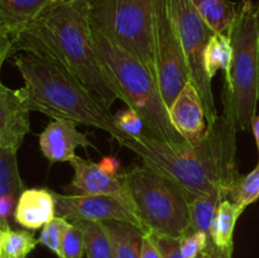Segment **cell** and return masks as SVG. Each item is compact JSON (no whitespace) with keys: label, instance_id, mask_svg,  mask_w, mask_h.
Returning <instances> with one entry per match:
<instances>
[{"label":"cell","instance_id":"obj_1","mask_svg":"<svg viewBox=\"0 0 259 258\" xmlns=\"http://www.w3.org/2000/svg\"><path fill=\"white\" fill-rule=\"evenodd\" d=\"M237 132L232 114L224 109L199 144L159 141L139 134L126 136L121 146L134 152L144 164L181 185L192 199L217 195L224 200L240 176L235 163Z\"/></svg>","mask_w":259,"mask_h":258},{"label":"cell","instance_id":"obj_2","mask_svg":"<svg viewBox=\"0 0 259 258\" xmlns=\"http://www.w3.org/2000/svg\"><path fill=\"white\" fill-rule=\"evenodd\" d=\"M18 52L50 58L72 73L108 108L118 100L95 51L89 0L53 2L13 37Z\"/></svg>","mask_w":259,"mask_h":258},{"label":"cell","instance_id":"obj_3","mask_svg":"<svg viewBox=\"0 0 259 258\" xmlns=\"http://www.w3.org/2000/svg\"><path fill=\"white\" fill-rule=\"evenodd\" d=\"M14 65L24 80L22 93L29 110L105 131L121 146L126 136L116 128L110 109L66 68L29 52L15 53Z\"/></svg>","mask_w":259,"mask_h":258},{"label":"cell","instance_id":"obj_4","mask_svg":"<svg viewBox=\"0 0 259 258\" xmlns=\"http://www.w3.org/2000/svg\"><path fill=\"white\" fill-rule=\"evenodd\" d=\"M93 39L109 83L118 98L143 118L149 136L159 141L186 142L172 125L153 72L136 56L95 28H93Z\"/></svg>","mask_w":259,"mask_h":258},{"label":"cell","instance_id":"obj_5","mask_svg":"<svg viewBox=\"0 0 259 258\" xmlns=\"http://www.w3.org/2000/svg\"><path fill=\"white\" fill-rule=\"evenodd\" d=\"M119 177L146 233L180 239L191 229L192 197L181 185L144 163Z\"/></svg>","mask_w":259,"mask_h":258},{"label":"cell","instance_id":"obj_6","mask_svg":"<svg viewBox=\"0 0 259 258\" xmlns=\"http://www.w3.org/2000/svg\"><path fill=\"white\" fill-rule=\"evenodd\" d=\"M233 48L229 78L225 80L223 103L238 131L252 129L258 96L259 4L245 0L238 7L229 32Z\"/></svg>","mask_w":259,"mask_h":258},{"label":"cell","instance_id":"obj_7","mask_svg":"<svg viewBox=\"0 0 259 258\" xmlns=\"http://www.w3.org/2000/svg\"><path fill=\"white\" fill-rule=\"evenodd\" d=\"M154 2L156 0H89L93 28L136 56L152 72Z\"/></svg>","mask_w":259,"mask_h":258},{"label":"cell","instance_id":"obj_8","mask_svg":"<svg viewBox=\"0 0 259 258\" xmlns=\"http://www.w3.org/2000/svg\"><path fill=\"white\" fill-rule=\"evenodd\" d=\"M153 73L167 109L190 78L186 56L169 13V0H156L152 27Z\"/></svg>","mask_w":259,"mask_h":258},{"label":"cell","instance_id":"obj_9","mask_svg":"<svg viewBox=\"0 0 259 258\" xmlns=\"http://www.w3.org/2000/svg\"><path fill=\"white\" fill-rule=\"evenodd\" d=\"M169 13L186 56L191 82L201 96L207 124L212 125L219 119V113L215 105L211 80L205 72L204 52L215 32L197 13L191 0H169Z\"/></svg>","mask_w":259,"mask_h":258},{"label":"cell","instance_id":"obj_10","mask_svg":"<svg viewBox=\"0 0 259 258\" xmlns=\"http://www.w3.org/2000/svg\"><path fill=\"white\" fill-rule=\"evenodd\" d=\"M56 215L68 222H121L144 230L141 220L129 205L108 195H61L55 192Z\"/></svg>","mask_w":259,"mask_h":258},{"label":"cell","instance_id":"obj_11","mask_svg":"<svg viewBox=\"0 0 259 258\" xmlns=\"http://www.w3.org/2000/svg\"><path fill=\"white\" fill-rule=\"evenodd\" d=\"M174 128L190 144L204 141L209 131L204 104L199 91L191 81L185 85L168 109Z\"/></svg>","mask_w":259,"mask_h":258},{"label":"cell","instance_id":"obj_12","mask_svg":"<svg viewBox=\"0 0 259 258\" xmlns=\"http://www.w3.org/2000/svg\"><path fill=\"white\" fill-rule=\"evenodd\" d=\"M70 164L75 171V176L68 186L71 195H108L132 207L128 192L119 175L108 174L99 163L77 156L70 159Z\"/></svg>","mask_w":259,"mask_h":258},{"label":"cell","instance_id":"obj_13","mask_svg":"<svg viewBox=\"0 0 259 258\" xmlns=\"http://www.w3.org/2000/svg\"><path fill=\"white\" fill-rule=\"evenodd\" d=\"M29 111L22 89L13 90L0 83V147L19 149L30 131Z\"/></svg>","mask_w":259,"mask_h":258},{"label":"cell","instance_id":"obj_14","mask_svg":"<svg viewBox=\"0 0 259 258\" xmlns=\"http://www.w3.org/2000/svg\"><path fill=\"white\" fill-rule=\"evenodd\" d=\"M77 123L71 120H55L46 126L39 136V147L43 156L51 162H70L76 156L77 147H93L85 133L76 128Z\"/></svg>","mask_w":259,"mask_h":258},{"label":"cell","instance_id":"obj_15","mask_svg":"<svg viewBox=\"0 0 259 258\" xmlns=\"http://www.w3.org/2000/svg\"><path fill=\"white\" fill-rule=\"evenodd\" d=\"M55 217V192L47 189H25L14 210L15 223L29 230L43 228Z\"/></svg>","mask_w":259,"mask_h":258},{"label":"cell","instance_id":"obj_16","mask_svg":"<svg viewBox=\"0 0 259 258\" xmlns=\"http://www.w3.org/2000/svg\"><path fill=\"white\" fill-rule=\"evenodd\" d=\"M24 184L18 168L17 151L0 147V227L2 230L10 228V218L14 210Z\"/></svg>","mask_w":259,"mask_h":258},{"label":"cell","instance_id":"obj_17","mask_svg":"<svg viewBox=\"0 0 259 258\" xmlns=\"http://www.w3.org/2000/svg\"><path fill=\"white\" fill-rule=\"evenodd\" d=\"M51 3L52 0H0V29L14 37Z\"/></svg>","mask_w":259,"mask_h":258},{"label":"cell","instance_id":"obj_18","mask_svg":"<svg viewBox=\"0 0 259 258\" xmlns=\"http://www.w3.org/2000/svg\"><path fill=\"white\" fill-rule=\"evenodd\" d=\"M113 242L114 258H141L146 233L136 225L121 222H104Z\"/></svg>","mask_w":259,"mask_h":258},{"label":"cell","instance_id":"obj_19","mask_svg":"<svg viewBox=\"0 0 259 258\" xmlns=\"http://www.w3.org/2000/svg\"><path fill=\"white\" fill-rule=\"evenodd\" d=\"M197 13L215 33L229 35L238 13L237 3L229 0H191Z\"/></svg>","mask_w":259,"mask_h":258},{"label":"cell","instance_id":"obj_20","mask_svg":"<svg viewBox=\"0 0 259 258\" xmlns=\"http://www.w3.org/2000/svg\"><path fill=\"white\" fill-rule=\"evenodd\" d=\"M243 211L244 209L228 199L222 200L219 202L211 232H210V239L215 245L220 248H227V249H233L235 224Z\"/></svg>","mask_w":259,"mask_h":258},{"label":"cell","instance_id":"obj_21","mask_svg":"<svg viewBox=\"0 0 259 258\" xmlns=\"http://www.w3.org/2000/svg\"><path fill=\"white\" fill-rule=\"evenodd\" d=\"M233 48L229 35L215 33L210 38L204 52L205 72L210 80L214 78L218 71L222 68L225 72V80L230 76Z\"/></svg>","mask_w":259,"mask_h":258},{"label":"cell","instance_id":"obj_22","mask_svg":"<svg viewBox=\"0 0 259 258\" xmlns=\"http://www.w3.org/2000/svg\"><path fill=\"white\" fill-rule=\"evenodd\" d=\"M71 223L76 224L82 230L86 257L114 258L113 242L103 223L88 222V220H76Z\"/></svg>","mask_w":259,"mask_h":258},{"label":"cell","instance_id":"obj_23","mask_svg":"<svg viewBox=\"0 0 259 258\" xmlns=\"http://www.w3.org/2000/svg\"><path fill=\"white\" fill-rule=\"evenodd\" d=\"M38 243L39 240L32 233L8 228L2 230L0 258H27Z\"/></svg>","mask_w":259,"mask_h":258},{"label":"cell","instance_id":"obj_24","mask_svg":"<svg viewBox=\"0 0 259 258\" xmlns=\"http://www.w3.org/2000/svg\"><path fill=\"white\" fill-rule=\"evenodd\" d=\"M222 197L217 195L197 196L191 200L190 214H191V229L202 232L210 237L212 223H214L217 209Z\"/></svg>","mask_w":259,"mask_h":258},{"label":"cell","instance_id":"obj_25","mask_svg":"<svg viewBox=\"0 0 259 258\" xmlns=\"http://www.w3.org/2000/svg\"><path fill=\"white\" fill-rule=\"evenodd\" d=\"M259 197V162L254 169L245 176H239L232 185L227 199L239 207H245L255 202Z\"/></svg>","mask_w":259,"mask_h":258},{"label":"cell","instance_id":"obj_26","mask_svg":"<svg viewBox=\"0 0 259 258\" xmlns=\"http://www.w3.org/2000/svg\"><path fill=\"white\" fill-rule=\"evenodd\" d=\"M68 224H70L68 220L56 215L52 220H50L42 228V232L38 238L40 244L47 247L51 252L56 253L57 255L60 254L61 243H62L63 234H65V230L68 227Z\"/></svg>","mask_w":259,"mask_h":258},{"label":"cell","instance_id":"obj_27","mask_svg":"<svg viewBox=\"0 0 259 258\" xmlns=\"http://www.w3.org/2000/svg\"><path fill=\"white\" fill-rule=\"evenodd\" d=\"M85 255V239L83 233L73 223H70L63 234L60 258H83Z\"/></svg>","mask_w":259,"mask_h":258},{"label":"cell","instance_id":"obj_28","mask_svg":"<svg viewBox=\"0 0 259 258\" xmlns=\"http://www.w3.org/2000/svg\"><path fill=\"white\" fill-rule=\"evenodd\" d=\"M210 240H211L210 237L205 233L190 229L186 234L180 238V248H181L182 257L202 258Z\"/></svg>","mask_w":259,"mask_h":258},{"label":"cell","instance_id":"obj_29","mask_svg":"<svg viewBox=\"0 0 259 258\" xmlns=\"http://www.w3.org/2000/svg\"><path fill=\"white\" fill-rule=\"evenodd\" d=\"M114 121H115L116 128H118L121 133L131 137L143 134V126L146 125L143 118H142L134 109L131 108L125 109V110L118 111V113L114 115Z\"/></svg>","mask_w":259,"mask_h":258},{"label":"cell","instance_id":"obj_30","mask_svg":"<svg viewBox=\"0 0 259 258\" xmlns=\"http://www.w3.org/2000/svg\"><path fill=\"white\" fill-rule=\"evenodd\" d=\"M152 240L154 242L156 247L158 248L162 258H184L180 248V239L179 238L166 237V235H158L154 233H147ZM204 258V257H202Z\"/></svg>","mask_w":259,"mask_h":258},{"label":"cell","instance_id":"obj_31","mask_svg":"<svg viewBox=\"0 0 259 258\" xmlns=\"http://www.w3.org/2000/svg\"><path fill=\"white\" fill-rule=\"evenodd\" d=\"M12 50L13 37L9 33L5 32V30L0 29V70H2V66L4 63V61L9 56H12ZM0 83H2V81H0Z\"/></svg>","mask_w":259,"mask_h":258},{"label":"cell","instance_id":"obj_32","mask_svg":"<svg viewBox=\"0 0 259 258\" xmlns=\"http://www.w3.org/2000/svg\"><path fill=\"white\" fill-rule=\"evenodd\" d=\"M141 258H162L158 248L156 247L154 242L148 234H144L143 245H142V255Z\"/></svg>","mask_w":259,"mask_h":258},{"label":"cell","instance_id":"obj_33","mask_svg":"<svg viewBox=\"0 0 259 258\" xmlns=\"http://www.w3.org/2000/svg\"><path fill=\"white\" fill-rule=\"evenodd\" d=\"M233 249H227V248H220L215 245L210 240L206 250H205L204 258H232Z\"/></svg>","mask_w":259,"mask_h":258},{"label":"cell","instance_id":"obj_34","mask_svg":"<svg viewBox=\"0 0 259 258\" xmlns=\"http://www.w3.org/2000/svg\"><path fill=\"white\" fill-rule=\"evenodd\" d=\"M99 164H100L101 168H103L104 171L108 172V174L119 175L118 169L119 167H120V162H119V159H116L115 157H111V156L104 157Z\"/></svg>","mask_w":259,"mask_h":258},{"label":"cell","instance_id":"obj_35","mask_svg":"<svg viewBox=\"0 0 259 258\" xmlns=\"http://www.w3.org/2000/svg\"><path fill=\"white\" fill-rule=\"evenodd\" d=\"M252 131H253V134H254L255 143H257L258 154H259V115H255L254 120H253V124H252Z\"/></svg>","mask_w":259,"mask_h":258},{"label":"cell","instance_id":"obj_36","mask_svg":"<svg viewBox=\"0 0 259 258\" xmlns=\"http://www.w3.org/2000/svg\"><path fill=\"white\" fill-rule=\"evenodd\" d=\"M258 96H259V52H258Z\"/></svg>","mask_w":259,"mask_h":258},{"label":"cell","instance_id":"obj_37","mask_svg":"<svg viewBox=\"0 0 259 258\" xmlns=\"http://www.w3.org/2000/svg\"><path fill=\"white\" fill-rule=\"evenodd\" d=\"M52 2H65V0H52Z\"/></svg>","mask_w":259,"mask_h":258},{"label":"cell","instance_id":"obj_38","mask_svg":"<svg viewBox=\"0 0 259 258\" xmlns=\"http://www.w3.org/2000/svg\"><path fill=\"white\" fill-rule=\"evenodd\" d=\"M0 237H2V227H0Z\"/></svg>","mask_w":259,"mask_h":258}]
</instances>
